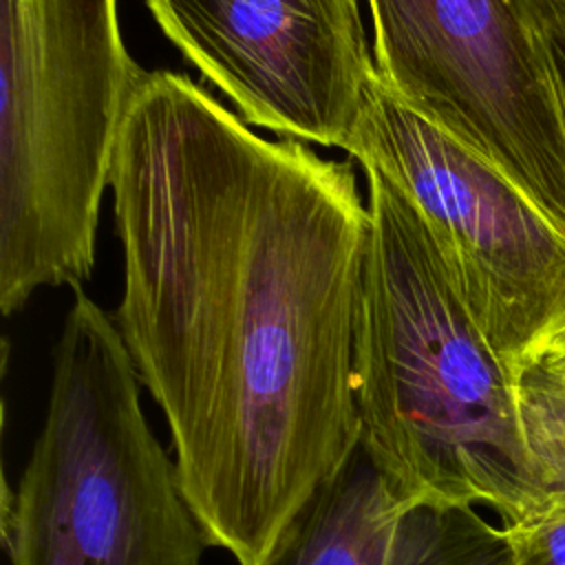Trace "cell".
<instances>
[{
	"label": "cell",
	"mask_w": 565,
	"mask_h": 565,
	"mask_svg": "<svg viewBox=\"0 0 565 565\" xmlns=\"http://www.w3.org/2000/svg\"><path fill=\"white\" fill-rule=\"evenodd\" d=\"M0 309L77 289L95 265L99 203L130 102L148 75L117 0H2Z\"/></svg>",
	"instance_id": "3957f363"
},
{
	"label": "cell",
	"mask_w": 565,
	"mask_h": 565,
	"mask_svg": "<svg viewBox=\"0 0 565 565\" xmlns=\"http://www.w3.org/2000/svg\"><path fill=\"white\" fill-rule=\"evenodd\" d=\"M382 84L565 232V75L508 0H369Z\"/></svg>",
	"instance_id": "5b68a950"
},
{
	"label": "cell",
	"mask_w": 565,
	"mask_h": 565,
	"mask_svg": "<svg viewBox=\"0 0 565 565\" xmlns=\"http://www.w3.org/2000/svg\"><path fill=\"white\" fill-rule=\"evenodd\" d=\"M556 53H558V62H561V68H563V75H565V44L556 42Z\"/></svg>",
	"instance_id": "5bb4252c"
},
{
	"label": "cell",
	"mask_w": 565,
	"mask_h": 565,
	"mask_svg": "<svg viewBox=\"0 0 565 565\" xmlns=\"http://www.w3.org/2000/svg\"><path fill=\"white\" fill-rule=\"evenodd\" d=\"M503 527L512 565H565V503L543 505Z\"/></svg>",
	"instance_id": "8fae6325"
},
{
	"label": "cell",
	"mask_w": 565,
	"mask_h": 565,
	"mask_svg": "<svg viewBox=\"0 0 565 565\" xmlns=\"http://www.w3.org/2000/svg\"><path fill=\"white\" fill-rule=\"evenodd\" d=\"M397 508L360 444L291 516L260 565H382Z\"/></svg>",
	"instance_id": "ba28073f"
},
{
	"label": "cell",
	"mask_w": 565,
	"mask_h": 565,
	"mask_svg": "<svg viewBox=\"0 0 565 565\" xmlns=\"http://www.w3.org/2000/svg\"><path fill=\"white\" fill-rule=\"evenodd\" d=\"M516 15L552 42L565 44V0H508Z\"/></svg>",
	"instance_id": "7c38bea8"
},
{
	"label": "cell",
	"mask_w": 565,
	"mask_h": 565,
	"mask_svg": "<svg viewBox=\"0 0 565 565\" xmlns=\"http://www.w3.org/2000/svg\"><path fill=\"white\" fill-rule=\"evenodd\" d=\"M371 232L355 327L360 444L402 503L539 505L512 371L450 285L428 227L375 166H362Z\"/></svg>",
	"instance_id": "7a4b0ae2"
},
{
	"label": "cell",
	"mask_w": 565,
	"mask_h": 565,
	"mask_svg": "<svg viewBox=\"0 0 565 565\" xmlns=\"http://www.w3.org/2000/svg\"><path fill=\"white\" fill-rule=\"evenodd\" d=\"M347 152L413 203L459 300L516 375L565 327V232L380 75Z\"/></svg>",
	"instance_id": "8992f818"
},
{
	"label": "cell",
	"mask_w": 565,
	"mask_h": 565,
	"mask_svg": "<svg viewBox=\"0 0 565 565\" xmlns=\"http://www.w3.org/2000/svg\"><path fill=\"white\" fill-rule=\"evenodd\" d=\"M139 382L115 320L77 287L42 428L15 492L4 481L11 565H201L210 543Z\"/></svg>",
	"instance_id": "277c9868"
},
{
	"label": "cell",
	"mask_w": 565,
	"mask_h": 565,
	"mask_svg": "<svg viewBox=\"0 0 565 565\" xmlns=\"http://www.w3.org/2000/svg\"><path fill=\"white\" fill-rule=\"evenodd\" d=\"M516 411L539 508L565 503V377L541 364L514 375ZM534 512V510H532Z\"/></svg>",
	"instance_id": "30bf717a"
},
{
	"label": "cell",
	"mask_w": 565,
	"mask_h": 565,
	"mask_svg": "<svg viewBox=\"0 0 565 565\" xmlns=\"http://www.w3.org/2000/svg\"><path fill=\"white\" fill-rule=\"evenodd\" d=\"M245 124L347 150L377 79L358 0H146Z\"/></svg>",
	"instance_id": "52a82bcc"
},
{
	"label": "cell",
	"mask_w": 565,
	"mask_h": 565,
	"mask_svg": "<svg viewBox=\"0 0 565 565\" xmlns=\"http://www.w3.org/2000/svg\"><path fill=\"white\" fill-rule=\"evenodd\" d=\"M382 565H512V552L475 505L399 501Z\"/></svg>",
	"instance_id": "9c48e42d"
},
{
	"label": "cell",
	"mask_w": 565,
	"mask_h": 565,
	"mask_svg": "<svg viewBox=\"0 0 565 565\" xmlns=\"http://www.w3.org/2000/svg\"><path fill=\"white\" fill-rule=\"evenodd\" d=\"M525 364H541L565 377V327H561Z\"/></svg>",
	"instance_id": "4fadbf2b"
},
{
	"label": "cell",
	"mask_w": 565,
	"mask_h": 565,
	"mask_svg": "<svg viewBox=\"0 0 565 565\" xmlns=\"http://www.w3.org/2000/svg\"><path fill=\"white\" fill-rule=\"evenodd\" d=\"M115 324L210 545L260 565L360 446L371 214L349 161L267 141L188 75L139 84L110 161Z\"/></svg>",
	"instance_id": "6da1fadb"
}]
</instances>
